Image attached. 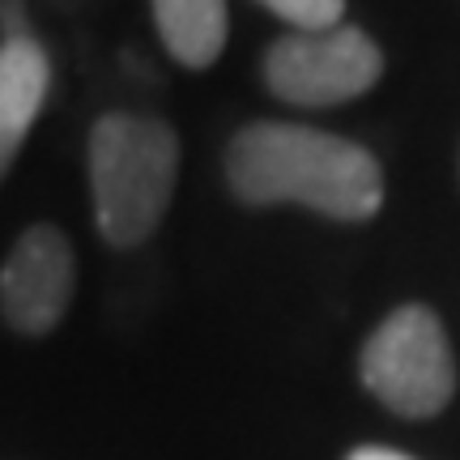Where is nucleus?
I'll use <instances>...</instances> for the list:
<instances>
[{
	"label": "nucleus",
	"mask_w": 460,
	"mask_h": 460,
	"mask_svg": "<svg viewBox=\"0 0 460 460\" xmlns=\"http://www.w3.org/2000/svg\"><path fill=\"white\" fill-rule=\"evenodd\" d=\"M226 183L247 205H307L337 222H367L384 205L371 149L303 124H247L226 146Z\"/></svg>",
	"instance_id": "1"
},
{
	"label": "nucleus",
	"mask_w": 460,
	"mask_h": 460,
	"mask_svg": "<svg viewBox=\"0 0 460 460\" xmlns=\"http://www.w3.org/2000/svg\"><path fill=\"white\" fill-rule=\"evenodd\" d=\"M180 180V141L154 115L111 111L90 132V192L111 247L146 243L163 226Z\"/></svg>",
	"instance_id": "2"
},
{
	"label": "nucleus",
	"mask_w": 460,
	"mask_h": 460,
	"mask_svg": "<svg viewBox=\"0 0 460 460\" xmlns=\"http://www.w3.org/2000/svg\"><path fill=\"white\" fill-rule=\"evenodd\" d=\"M367 393L401 418H435L456 393V358L439 315L410 303L379 320L358 358Z\"/></svg>",
	"instance_id": "3"
},
{
	"label": "nucleus",
	"mask_w": 460,
	"mask_h": 460,
	"mask_svg": "<svg viewBox=\"0 0 460 460\" xmlns=\"http://www.w3.org/2000/svg\"><path fill=\"white\" fill-rule=\"evenodd\" d=\"M384 73V56L371 34L354 26L329 31H295L278 39L264 56V82L281 102L295 107H337L367 94Z\"/></svg>",
	"instance_id": "4"
},
{
	"label": "nucleus",
	"mask_w": 460,
	"mask_h": 460,
	"mask_svg": "<svg viewBox=\"0 0 460 460\" xmlns=\"http://www.w3.org/2000/svg\"><path fill=\"white\" fill-rule=\"evenodd\" d=\"M73 286H77V264L65 230L31 226L9 247L0 269V315L13 332L43 337L65 320Z\"/></svg>",
	"instance_id": "5"
},
{
	"label": "nucleus",
	"mask_w": 460,
	"mask_h": 460,
	"mask_svg": "<svg viewBox=\"0 0 460 460\" xmlns=\"http://www.w3.org/2000/svg\"><path fill=\"white\" fill-rule=\"evenodd\" d=\"M51 90V60L31 34L0 43V180L9 175L17 149L39 119Z\"/></svg>",
	"instance_id": "6"
},
{
	"label": "nucleus",
	"mask_w": 460,
	"mask_h": 460,
	"mask_svg": "<svg viewBox=\"0 0 460 460\" xmlns=\"http://www.w3.org/2000/svg\"><path fill=\"white\" fill-rule=\"evenodd\" d=\"M166 51L188 68H209L226 48V0H154Z\"/></svg>",
	"instance_id": "7"
},
{
	"label": "nucleus",
	"mask_w": 460,
	"mask_h": 460,
	"mask_svg": "<svg viewBox=\"0 0 460 460\" xmlns=\"http://www.w3.org/2000/svg\"><path fill=\"white\" fill-rule=\"evenodd\" d=\"M269 13L290 22L295 31H329L345 13V0H261Z\"/></svg>",
	"instance_id": "8"
},
{
	"label": "nucleus",
	"mask_w": 460,
	"mask_h": 460,
	"mask_svg": "<svg viewBox=\"0 0 460 460\" xmlns=\"http://www.w3.org/2000/svg\"><path fill=\"white\" fill-rule=\"evenodd\" d=\"M345 460H413V456H405V452H396V447H354Z\"/></svg>",
	"instance_id": "9"
}]
</instances>
